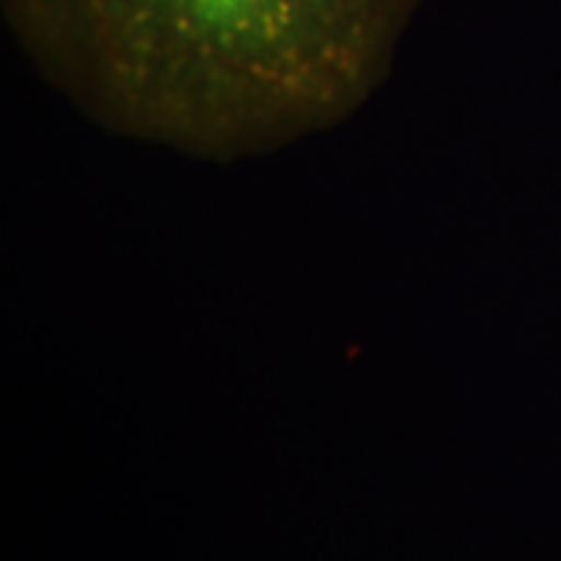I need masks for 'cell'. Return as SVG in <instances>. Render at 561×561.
<instances>
[{"instance_id":"6da1fadb","label":"cell","mask_w":561,"mask_h":561,"mask_svg":"<svg viewBox=\"0 0 561 561\" xmlns=\"http://www.w3.org/2000/svg\"><path fill=\"white\" fill-rule=\"evenodd\" d=\"M424 0H3L13 39L115 130L244 153L380 87Z\"/></svg>"}]
</instances>
